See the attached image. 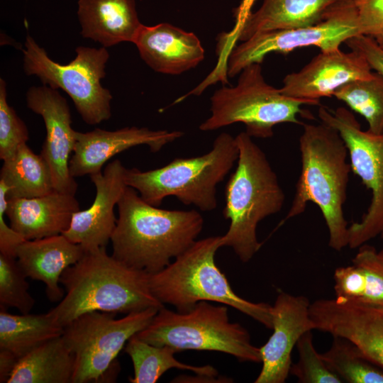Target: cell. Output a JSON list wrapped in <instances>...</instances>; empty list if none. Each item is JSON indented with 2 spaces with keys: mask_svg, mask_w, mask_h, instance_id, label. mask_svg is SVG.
Listing matches in <instances>:
<instances>
[{
  "mask_svg": "<svg viewBox=\"0 0 383 383\" xmlns=\"http://www.w3.org/2000/svg\"><path fill=\"white\" fill-rule=\"evenodd\" d=\"M149 273L132 268L106 248L85 252L62 274L65 295L48 313L64 327L80 315L95 311L128 314L164 304L152 293Z\"/></svg>",
  "mask_w": 383,
  "mask_h": 383,
  "instance_id": "6da1fadb",
  "label": "cell"
},
{
  "mask_svg": "<svg viewBox=\"0 0 383 383\" xmlns=\"http://www.w3.org/2000/svg\"><path fill=\"white\" fill-rule=\"evenodd\" d=\"M118 217L111 238L116 259L149 274L156 273L196 240L204 226L196 210L158 208L127 187L118 202Z\"/></svg>",
  "mask_w": 383,
  "mask_h": 383,
  "instance_id": "7a4b0ae2",
  "label": "cell"
},
{
  "mask_svg": "<svg viewBox=\"0 0 383 383\" xmlns=\"http://www.w3.org/2000/svg\"><path fill=\"white\" fill-rule=\"evenodd\" d=\"M301 170L292 206L278 226L301 215L309 201L318 206L329 233L328 245L336 251L348 246V223L343 205L350 164L348 151L338 131L324 123L303 124L299 138Z\"/></svg>",
  "mask_w": 383,
  "mask_h": 383,
  "instance_id": "3957f363",
  "label": "cell"
},
{
  "mask_svg": "<svg viewBox=\"0 0 383 383\" xmlns=\"http://www.w3.org/2000/svg\"><path fill=\"white\" fill-rule=\"evenodd\" d=\"M237 167L226 187L223 216L230 221L221 248L231 247L247 262L261 248L256 229L265 218L281 211L285 199L277 176L265 152L246 132L235 137Z\"/></svg>",
  "mask_w": 383,
  "mask_h": 383,
  "instance_id": "277c9868",
  "label": "cell"
},
{
  "mask_svg": "<svg viewBox=\"0 0 383 383\" xmlns=\"http://www.w3.org/2000/svg\"><path fill=\"white\" fill-rule=\"evenodd\" d=\"M221 236L208 237L195 243L162 270L149 274L153 295L163 304L187 312L201 301L230 306L272 328V306L253 303L236 294L226 275L215 262L221 248Z\"/></svg>",
  "mask_w": 383,
  "mask_h": 383,
  "instance_id": "5b68a950",
  "label": "cell"
},
{
  "mask_svg": "<svg viewBox=\"0 0 383 383\" xmlns=\"http://www.w3.org/2000/svg\"><path fill=\"white\" fill-rule=\"evenodd\" d=\"M238 153L235 137L222 133L203 155L175 158L164 167L145 172L126 168V183L155 206L173 196L185 205L212 211L217 206L216 186L229 173Z\"/></svg>",
  "mask_w": 383,
  "mask_h": 383,
  "instance_id": "8992f818",
  "label": "cell"
},
{
  "mask_svg": "<svg viewBox=\"0 0 383 383\" xmlns=\"http://www.w3.org/2000/svg\"><path fill=\"white\" fill-rule=\"evenodd\" d=\"M150 344L184 350L228 353L240 361L261 362L260 348L250 343L248 331L230 321L228 307L206 301L187 312L158 310L150 323L135 335Z\"/></svg>",
  "mask_w": 383,
  "mask_h": 383,
  "instance_id": "52a82bcc",
  "label": "cell"
},
{
  "mask_svg": "<svg viewBox=\"0 0 383 383\" xmlns=\"http://www.w3.org/2000/svg\"><path fill=\"white\" fill-rule=\"evenodd\" d=\"M320 102L288 96L266 82L260 63H253L240 73L233 87H223L211 97V116L199 126L202 131L217 130L235 123L245 125L251 137L273 135V127L283 123L302 124L298 115L307 113L302 105Z\"/></svg>",
  "mask_w": 383,
  "mask_h": 383,
  "instance_id": "ba28073f",
  "label": "cell"
},
{
  "mask_svg": "<svg viewBox=\"0 0 383 383\" xmlns=\"http://www.w3.org/2000/svg\"><path fill=\"white\" fill-rule=\"evenodd\" d=\"M158 310L149 308L121 318H116L114 313L95 311L65 326L62 338L74 358L72 383L115 382L120 370L117 355Z\"/></svg>",
  "mask_w": 383,
  "mask_h": 383,
  "instance_id": "9c48e42d",
  "label": "cell"
},
{
  "mask_svg": "<svg viewBox=\"0 0 383 383\" xmlns=\"http://www.w3.org/2000/svg\"><path fill=\"white\" fill-rule=\"evenodd\" d=\"M24 45L23 70L27 75H35L44 85L65 91L86 123L99 124L111 118L112 95L101 84L109 58L106 48L77 47L75 58L61 65L50 59L28 34Z\"/></svg>",
  "mask_w": 383,
  "mask_h": 383,
  "instance_id": "30bf717a",
  "label": "cell"
},
{
  "mask_svg": "<svg viewBox=\"0 0 383 383\" xmlns=\"http://www.w3.org/2000/svg\"><path fill=\"white\" fill-rule=\"evenodd\" d=\"M360 34L353 1L341 0L332 7L323 21L315 25L260 32L236 44L227 57V76L233 78L247 66L261 64L271 52L287 53L308 46L318 47L321 51L333 50Z\"/></svg>",
  "mask_w": 383,
  "mask_h": 383,
  "instance_id": "8fae6325",
  "label": "cell"
},
{
  "mask_svg": "<svg viewBox=\"0 0 383 383\" xmlns=\"http://www.w3.org/2000/svg\"><path fill=\"white\" fill-rule=\"evenodd\" d=\"M318 117L338 131L347 147L351 170L372 192L367 211L348 227V246L360 248L383 231V133L362 131L353 113L344 107L333 111L321 106Z\"/></svg>",
  "mask_w": 383,
  "mask_h": 383,
  "instance_id": "7c38bea8",
  "label": "cell"
},
{
  "mask_svg": "<svg viewBox=\"0 0 383 383\" xmlns=\"http://www.w3.org/2000/svg\"><path fill=\"white\" fill-rule=\"evenodd\" d=\"M27 106L42 116L46 136L40 155L48 164L54 189L75 195L78 184L70 172L69 163L76 143L72 117L67 100L47 85L31 87L26 95Z\"/></svg>",
  "mask_w": 383,
  "mask_h": 383,
  "instance_id": "4fadbf2b",
  "label": "cell"
},
{
  "mask_svg": "<svg viewBox=\"0 0 383 383\" xmlns=\"http://www.w3.org/2000/svg\"><path fill=\"white\" fill-rule=\"evenodd\" d=\"M309 314L315 329L353 343L383 369V304L318 299Z\"/></svg>",
  "mask_w": 383,
  "mask_h": 383,
  "instance_id": "5bb4252c",
  "label": "cell"
},
{
  "mask_svg": "<svg viewBox=\"0 0 383 383\" xmlns=\"http://www.w3.org/2000/svg\"><path fill=\"white\" fill-rule=\"evenodd\" d=\"M304 296L280 291L272 309L273 333L260 348L262 370L255 383H284L292 365L291 354L300 337L315 329Z\"/></svg>",
  "mask_w": 383,
  "mask_h": 383,
  "instance_id": "9a60e30c",
  "label": "cell"
},
{
  "mask_svg": "<svg viewBox=\"0 0 383 383\" xmlns=\"http://www.w3.org/2000/svg\"><path fill=\"white\" fill-rule=\"evenodd\" d=\"M126 168L118 160L108 163L103 172L90 175L96 187L92 204L74 213L69 228L62 233L70 241L79 244L85 251L106 248L116 226L114 207L128 187Z\"/></svg>",
  "mask_w": 383,
  "mask_h": 383,
  "instance_id": "2e32d148",
  "label": "cell"
},
{
  "mask_svg": "<svg viewBox=\"0 0 383 383\" xmlns=\"http://www.w3.org/2000/svg\"><path fill=\"white\" fill-rule=\"evenodd\" d=\"M372 70L358 51H321L299 71L286 75L279 90L288 96L319 102L348 82L371 77Z\"/></svg>",
  "mask_w": 383,
  "mask_h": 383,
  "instance_id": "e0dca14e",
  "label": "cell"
},
{
  "mask_svg": "<svg viewBox=\"0 0 383 383\" xmlns=\"http://www.w3.org/2000/svg\"><path fill=\"white\" fill-rule=\"evenodd\" d=\"M183 134L178 131H153L135 126L113 131L101 128L86 133L77 131L69 163L70 174L75 178L99 172L114 155L141 145L148 146L152 152H157Z\"/></svg>",
  "mask_w": 383,
  "mask_h": 383,
  "instance_id": "ac0fdd59",
  "label": "cell"
},
{
  "mask_svg": "<svg viewBox=\"0 0 383 383\" xmlns=\"http://www.w3.org/2000/svg\"><path fill=\"white\" fill-rule=\"evenodd\" d=\"M133 43L141 59L155 72L180 74L196 67L204 59L199 38L168 23L142 25Z\"/></svg>",
  "mask_w": 383,
  "mask_h": 383,
  "instance_id": "d6986e66",
  "label": "cell"
},
{
  "mask_svg": "<svg viewBox=\"0 0 383 383\" xmlns=\"http://www.w3.org/2000/svg\"><path fill=\"white\" fill-rule=\"evenodd\" d=\"M79 210L75 195L53 190L39 197L9 199L5 213L14 231L35 240L62 234Z\"/></svg>",
  "mask_w": 383,
  "mask_h": 383,
  "instance_id": "ffe728a7",
  "label": "cell"
},
{
  "mask_svg": "<svg viewBox=\"0 0 383 383\" xmlns=\"http://www.w3.org/2000/svg\"><path fill=\"white\" fill-rule=\"evenodd\" d=\"M85 252L82 245L59 234L24 240L17 248L16 259L26 276L43 282L47 297L55 302L65 296V290L60 287L62 274Z\"/></svg>",
  "mask_w": 383,
  "mask_h": 383,
  "instance_id": "44dd1931",
  "label": "cell"
},
{
  "mask_svg": "<svg viewBox=\"0 0 383 383\" xmlns=\"http://www.w3.org/2000/svg\"><path fill=\"white\" fill-rule=\"evenodd\" d=\"M77 6L81 35L105 48L133 43L143 25L135 0H79Z\"/></svg>",
  "mask_w": 383,
  "mask_h": 383,
  "instance_id": "7402d4cb",
  "label": "cell"
},
{
  "mask_svg": "<svg viewBox=\"0 0 383 383\" xmlns=\"http://www.w3.org/2000/svg\"><path fill=\"white\" fill-rule=\"evenodd\" d=\"M64 327L48 313L12 314L0 311V381L6 382L17 361L52 338L62 336Z\"/></svg>",
  "mask_w": 383,
  "mask_h": 383,
  "instance_id": "603a6c76",
  "label": "cell"
},
{
  "mask_svg": "<svg viewBox=\"0 0 383 383\" xmlns=\"http://www.w3.org/2000/svg\"><path fill=\"white\" fill-rule=\"evenodd\" d=\"M341 0H263L235 38L244 41L265 31L307 27L323 21Z\"/></svg>",
  "mask_w": 383,
  "mask_h": 383,
  "instance_id": "cb8c5ba5",
  "label": "cell"
},
{
  "mask_svg": "<svg viewBox=\"0 0 383 383\" xmlns=\"http://www.w3.org/2000/svg\"><path fill=\"white\" fill-rule=\"evenodd\" d=\"M333 280L338 301L383 304V260L372 246L361 245L350 265L335 270Z\"/></svg>",
  "mask_w": 383,
  "mask_h": 383,
  "instance_id": "d4e9b609",
  "label": "cell"
},
{
  "mask_svg": "<svg viewBox=\"0 0 383 383\" xmlns=\"http://www.w3.org/2000/svg\"><path fill=\"white\" fill-rule=\"evenodd\" d=\"M74 365L73 355L59 336L19 359L6 383H72Z\"/></svg>",
  "mask_w": 383,
  "mask_h": 383,
  "instance_id": "484cf974",
  "label": "cell"
},
{
  "mask_svg": "<svg viewBox=\"0 0 383 383\" xmlns=\"http://www.w3.org/2000/svg\"><path fill=\"white\" fill-rule=\"evenodd\" d=\"M3 162L0 181L8 188V199L39 197L55 190L48 164L26 143Z\"/></svg>",
  "mask_w": 383,
  "mask_h": 383,
  "instance_id": "4316f807",
  "label": "cell"
},
{
  "mask_svg": "<svg viewBox=\"0 0 383 383\" xmlns=\"http://www.w3.org/2000/svg\"><path fill=\"white\" fill-rule=\"evenodd\" d=\"M124 351L133 362L134 376L132 383H155L167 370L177 368L189 370L197 375L215 377L217 370L210 366H194L179 362L174 357L177 351L168 345L157 346L138 338L135 335L127 342Z\"/></svg>",
  "mask_w": 383,
  "mask_h": 383,
  "instance_id": "83f0119b",
  "label": "cell"
},
{
  "mask_svg": "<svg viewBox=\"0 0 383 383\" xmlns=\"http://www.w3.org/2000/svg\"><path fill=\"white\" fill-rule=\"evenodd\" d=\"M328 367L350 383H383V370L370 361L348 339L333 337L330 349L321 354Z\"/></svg>",
  "mask_w": 383,
  "mask_h": 383,
  "instance_id": "f1b7e54d",
  "label": "cell"
},
{
  "mask_svg": "<svg viewBox=\"0 0 383 383\" xmlns=\"http://www.w3.org/2000/svg\"><path fill=\"white\" fill-rule=\"evenodd\" d=\"M333 96L362 116L368 123V131L383 133V77L379 73L375 72L370 78L348 82Z\"/></svg>",
  "mask_w": 383,
  "mask_h": 383,
  "instance_id": "f546056e",
  "label": "cell"
},
{
  "mask_svg": "<svg viewBox=\"0 0 383 383\" xmlns=\"http://www.w3.org/2000/svg\"><path fill=\"white\" fill-rule=\"evenodd\" d=\"M27 277L17 259L0 253V306L12 307L21 313H28L35 299L28 292Z\"/></svg>",
  "mask_w": 383,
  "mask_h": 383,
  "instance_id": "4dcf8cb0",
  "label": "cell"
},
{
  "mask_svg": "<svg viewBox=\"0 0 383 383\" xmlns=\"http://www.w3.org/2000/svg\"><path fill=\"white\" fill-rule=\"evenodd\" d=\"M299 354L296 363L292 365L290 373L301 383H340L342 379L326 365L321 354L316 352L311 331L304 333L296 345Z\"/></svg>",
  "mask_w": 383,
  "mask_h": 383,
  "instance_id": "1f68e13d",
  "label": "cell"
},
{
  "mask_svg": "<svg viewBox=\"0 0 383 383\" xmlns=\"http://www.w3.org/2000/svg\"><path fill=\"white\" fill-rule=\"evenodd\" d=\"M5 81L0 79V159L11 157L18 148L28 140L25 123L8 104Z\"/></svg>",
  "mask_w": 383,
  "mask_h": 383,
  "instance_id": "d6a6232c",
  "label": "cell"
},
{
  "mask_svg": "<svg viewBox=\"0 0 383 383\" xmlns=\"http://www.w3.org/2000/svg\"><path fill=\"white\" fill-rule=\"evenodd\" d=\"M360 33L374 37L383 31V0H353Z\"/></svg>",
  "mask_w": 383,
  "mask_h": 383,
  "instance_id": "836d02e7",
  "label": "cell"
},
{
  "mask_svg": "<svg viewBox=\"0 0 383 383\" xmlns=\"http://www.w3.org/2000/svg\"><path fill=\"white\" fill-rule=\"evenodd\" d=\"M7 191L6 185L0 181V253L16 258L17 248L26 239L5 221V211L8 201Z\"/></svg>",
  "mask_w": 383,
  "mask_h": 383,
  "instance_id": "e575fe53",
  "label": "cell"
},
{
  "mask_svg": "<svg viewBox=\"0 0 383 383\" xmlns=\"http://www.w3.org/2000/svg\"><path fill=\"white\" fill-rule=\"evenodd\" d=\"M256 0H242L235 9V25L231 30L222 33L218 37L217 54L218 59L226 60L231 49L235 45V38L245 21L252 13V7Z\"/></svg>",
  "mask_w": 383,
  "mask_h": 383,
  "instance_id": "d590c367",
  "label": "cell"
},
{
  "mask_svg": "<svg viewBox=\"0 0 383 383\" xmlns=\"http://www.w3.org/2000/svg\"><path fill=\"white\" fill-rule=\"evenodd\" d=\"M345 43L353 50L360 52L372 70L383 77V48L371 36L360 34L348 39Z\"/></svg>",
  "mask_w": 383,
  "mask_h": 383,
  "instance_id": "8d00e7d4",
  "label": "cell"
},
{
  "mask_svg": "<svg viewBox=\"0 0 383 383\" xmlns=\"http://www.w3.org/2000/svg\"><path fill=\"white\" fill-rule=\"evenodd\" d=\"M375 39V40L377 42V43L383 48V31L380 33L379 34L375 35L374 37H372Z\"/></svg>",
  "mask_w": 383,
  "mask_h": 383,
  "instance_id": "74e56055",
  "label": "cell"
},
{
  "mask_svg": "<svg viewBox=\"0 0 383 383\" xmlns=\"http://www.w3.org/2000/svg\"><path fill=\"white\" fill-rule=\"evenodd\" d=\"M378 253L382 260H383V248Z\"/></svg>",
  "mask_w": 383,
  "mask_h": 383,
  "instance_id": "f35d334b",
  "label": "cell"
}]
</instances>
